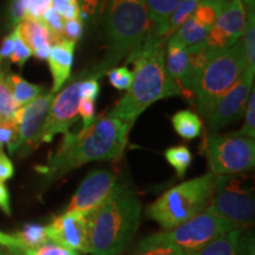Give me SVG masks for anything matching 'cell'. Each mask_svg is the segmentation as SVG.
<instances>
[{
    "instance_id": "f546056e",
    "label": "cell",
    "mask_w": 255,
    "mask_h": 255,
    "mask_svg": "<svg viewBox=\"0 0 255 255\" xmlns=\"http://www.w3.org/2000/svg\"><path fill=\"white\" fill-rule=\"evenodd\" d=\"M13 255H79L78 252L69 250L53 242H47L36 250H9Z\"/></svg>"
},
{
    "instance_id": "8fae6325",
    "label": "cell",
    "mask_w": 255,
    "mask_h": 255,
    "mask_svg": "<svg viewBox=\"0 0 255 255\" xmlns=\"http://www.w3.org/2000/svg\"><path fill=\"white\" fill-rule=\"evenodd\" d=\"M117 175L111 169H95L79 184L65 212L77 213L85 218L103 205L116 186Z\"/></svg>"
},
{
    "instance_id": "4316f807",
    "label": "cell",
    "mask_w": 255,
    "mask_h": 255,
    "mask_svg": "<svg viewBox=\"0 0 255 255\" xmlns=\"http://www.w3.org/2000/svg\"><path fill=\"white\" fill-rule=\"evenodd\" d=\"M164 157L175 169L178 177H183L186 175L188 168L193 162V155L186 145H176L167 149Z\"/></svg>"
},
{
    "instance_id": "cb8c5ba5",
    "label": "cell",
    "mask_w": 255,
    "mask_h": 255,
    "mask_svg": "<svg viewBox=\"0 0 255 255\" xmlns=\"http://www.w3.org/2000/svg\"><path fill=\"white\" fill-rule=\"evenodd\" d=\"M6 75L2 64L0 65V121L6 123H15L14 117L19 109L12 92L6 82Z\"/></svg>"
},
{
    "instance_id": "7c38bea8",
    "label": "cell",
    "mask_w": 255,
    "mask_h": 255,
    "mask_svg": "<svg viewBox=\"0 0 255 255\" xmlns=\"http://www.w3.org/2000/svg\"><path fill=\"white\" fill-rule=\"evenodd\" d=\"M254 76L248 75L226 92L203 115L209 132H216L244 117L247 100L253 89Z\"/></svg>"
},
{
    "instance_id": "bcb514c9",
    "label": "cell",
    "mask_w": 255,
    "mask_h": 255,
    "mask_svg": "<svg viewBox=\"0 0 255 255\" xmlns=\"http://www.w3.org/2000/svg\"><path fill=\"white\" fill-rule=\"evenodd\" d=\"M0 209L6 215H11V201H9V193L7 187L4 182H0Z\"/></svg>"
},
{
    "instance_id": "9c48e42d",
    "label": "cell",
    "mask_w": 255,
    "mask_h": 255,
    "mask_svg": "<svg viewBox=\"0 0 255 255\" xmlns=\"http://www.w3.org/2000/svg\"><path fill=\"white\" fill-rule=\"evenodd\" d=\"M202 152L208 161L210 173L215 176L244 174L254 169V138L228 133L208 132L202 144Z\"/></svg>"
},
{
    "instance_id": "c3c4849f",
    "label": "cell",
    "mask_w": 255,
    "mask_h": 255,
    "mask_svg": "<svg viewBox=\"0 0 255 255\" xmlns=\"http://www.w3.org/2000/svg\"><path fill=\"white\" fill-rule=\"evenodd\" d=\"M246 8H254V0H241Z\"/></svg>"
},
{
    "instance_id": "277c9868",
    "label": "cell",
    "mask_w": 255,
    "mask_h": 255,
    "mask_svg": "<svg viewBox=\"0 0 255 255\" xmlns=\"http://www.w3.org/2000/svg\"><path fill=\"white\" fill-rule=\"evenodd\" d=\"M104 14V58L89 75L97 79L132 55L142 45L150 28L146 0H109Z\"/></svg>"
},
{
    "instance_id": "60d3db41",
    "label": "cell",
    "mask_w": 255,
    "mask_h": 255,
    "mask_svg": "<svg viewBox=\"0 0 255 255\" xmlns=\"http://www.w3.org/2000/svg\"><path fill=\"white\" fill-rule=\"evenodd\" d=\"M238 255H255V240L253 233L242 232L240 242H239Z\"/></svg>"
},
{
    "instance_id": "b9f144b4",
    "label": "cell",
    "mask_w": 255,
    "mask_h": 255,
    "mask_svg": "<svg viewBox=\"0 0 255 255\" xmlns=\"http://www.w3.org/2000/svg\"><path fill=\"white\" fill-rule=\"evenodd\" d=\"M14 167L4 151L0 150V182H5L13 177Z\"/></svg>"
},
{
    "instance_id": "484cf974",
    "label": "cell",
    "mask_w": 255,
    "mask_h": 255,
    "mask_svg": "<svg viewBox=\"0 0 255 255\" xmlns=\"http://www.w3.org/2000/svg\"><path fill=\"white\" fill-rule=\"evenodd\" d=\"M240 41L245 59L252 73L255 72V17L254 8H247V20Z\"/></svg>"
},
{
    "instance_id": "7402d4cb",
    "label": "cell",
    "mask_w": 255,
    "mask_h": 255,
    "mask_svg": "<svg viewBox=\"0 0 255 255\" xmlns=\"http://www.w3.org/2000/svg\"><path fill=\"white\" fill-rule=\"evenodd\" d=\"M6 82H7L9 90H11L12 96H13L15 103L18 104L19 108L36 100L43 94L44 90L43 87L31 84V83L25 81L23 77H20L19 75H14V73H7Z\"/></svg>"
},
{
    "instance_id": "30bf717a",
    "label": "cell",
    "mask_w": 255,
    "mask_h": 255,
    "mask_svg": "<svg viewBox=\"0 0 255 255\" xmlns=\"http://www.w3.org/2000/svg\"><path fill=\"white\" fill-rule=\"evenodd\" d=\"M53 98L55 94L50 91L47 94H41L34 101L19 108L14 117L15 124L18 127L17 139L14 144L8 149L11 154L20 150L23 155H27L39 145L38 138L41 128L45 123Z\"/></svg>"
},
{
    "instance_id": "9a60e30c",
    "label": "cell",
    "mask_w": 255,
    "mask_h": 255,
    "mask_svg": "<svg viewBox=\"0 0 255 255\" xmlns=\"http://www.w3.org/2000/svg\"><path fill=\"white\" fill-rule=\"evenodd\" d=\"M50 241L69 250L88 253L87 218L77 213L65 212L56 216L45 227Z\"/></svg>"
},
{
    "instance_id": "681fc988",
    "label": "cell",
    "mask_w": 255,
    "mask_h": 255,
    "mask_svg": "<svg viewBox=\"0 0 255 255\" xmlns=\"http://www.w3.org/2000/svg\"><path fill=\"white\" fill-rule=\"evenodd\" d=\"M0 255H13V254H12L11 251L6 248V250H0Z\"/></svg>"
},
{
    "instance_id": "7a4b0ae2",
    "label": "cell",
    "mask_w": 255,
    "mask_h": 255,
    "mask_svg": "<svg viewBox=\"0 0 255 255\" xmlns=\"http://www.w3.org/2000/svg\"><path fill=\"white\" fill-rule=\"evenodd\" d=\"M141 212V202L135 191L116 183L103 205L87 218L88 253H123L138 229Z\"/></svg>"
},
{
    "instance_id": "f5cc1de1",
    "label": "cell",
    "mask_w": 255,
    "mask_h": 255,
    "mask_svg": "<svg viewBox=\"0 0 255 255\" xmlns=\"http://www.w3.org/2000/svg\"><path fill=\"white\" fill-rule=\"evenodd\" d=\"M0 150H2V145L1 144H0Z\"/></svg>"
},
{
    "instance_id": "f35d334b",
    "label": "cell",
    "mask_w": 255,
    "mask_h": 255,
    "mask_svg": "<svg viewBox=\"0 0 255 255\" xmlns=\"http://www.w3.org/2000/svg\"><path fill=\"white\" fill-rule=\"evenodd\" d=\"M83 23L82 19H73V20H64V37L72 41H77L82 38Z\"/></svg>"
},
{
    "instance_id": "d4e9b609",
    "label": "cell",
    "mask_w": 255,
    "mask_h": 255,
    "mask_svg": "<svg viewBox=\"0 0 255 255\" xmlns=\"http://www.w3.org/2000/svg\"><path fill=\"white\" fill-rule=\"evenodd\" d=\"M14 237L21 242L23 250H36L50 242L45 227L38 223H26Z\"/></svg>"
},
{
    "instance_id": "5b68a950",
    "label": "cell",
    "mask_w": 255,
    "mask_h": 255,
    "mask_svg": "<svg viewBox=\"0 0 255 255\" xmlns=\"http://www.w3.org/2000/svg\"><path fill=\"white\" fill-rule=\"evenodd\" d=\"M215 182L216 176L209 171L177 184L149 205L145 209L146 218L157 222L163 231L177 227L205 212L212 199Z\"/></svg>"
},
{
    "instance_id": "3957f363",
    "label": "cell",
    "mask_w": 255,
    "mask_h": 255,
    "mask_svg": "<svg viewBox=\"0 0 255 255\" xmlns=\"http://www.w3.org/2000/svg\"><path fill=\"white\" fill-rule=\"evenodd\" d=\"M165 43L148 32L142 45L128 57L127 62L133 64L131 85L110 113L131 128L152 103L171 97L164 69Z\"/></svg>"
},
{
    "instance_id": "f1b7e54d",
    "label": "cell",
    "mask_w": 255,
    "mask_h": 255,
    "mask_svg": "<svg viewBox=\"0 0 255 255\" xmlns=\"http://www.w3.org/2000/svg\"><path fill=\"white\" fill-rule=\"evenodd\" d=\"M226 0H213V1H206L197 4L195 11H194L193 18L202 26L212 28L215 24L216 18L220 13Z\"/></svg>"
},
{
    "instance_id": "ac0fdd59",
    "label": "cell",
    "mask_w": 255,
    "mask_h": 255,
    "mask_svg": "<svg viewBox=\"0 0 255 255\" xmlns=\"http://www.w3.org/2000/svg\"><path fill=\"white\" fill-rule=\"evenodd\" d=\"M14 31L17 32L20 39L30 47L33 55L41 49L51 47L56 43L52 33L41 19L37 20V19L25 18L15 26Z\"/></svg>"
},
{
    "instance_id": "ba28073f",
    "label": "cell",
    "mask_w": 255,
    "mask_h": 255,
    "mask_svg": "<svg viewBox=\"0 0 255 255\" xmlns=\"http://www.w3.org/2000/svg\"><path fill=\"white\" fill-rule=\"evenodd\" d=\"M205 210L239 229L251 227L255 219V199L246 175L216 176L212 199Z\"/></svg>"
},
{
    "instance_id": "52a82bcc",
    "label": "cell",
    "mask_w": 255,
    "mask_h": 255,
    "mask_svg": "<svg viewBox=\"0 0 255 255\" xmlns=\"http://www.w3.org/2000/svg\"><path fill=\"white\" fill-rule=\"evenodd\" d=\"M235 228L233 223L205 210L170 231L143 239L138 244V253L157 247H175L194 254L220 234Z\"/></svg>"
},
{
    "instance_id": "1f68e13d",
    "label": "cell",
    "mask_w": 255,
    "mask_h": 255,
    "mask_svg": "<svg viewBox=\"0 0 255 255\" xmlns=\"http://www.w3.org/2000/svg\"><path fill=\"white\" fill-rule=\"evenodd\" d=\"M41 20L44 21V24L46 25L51 33H52L56 43L65 38L64 37V19L52 6L49 9H46V12L41 17Z\"/></svg>"
},
{
    "instance_id": "83f0119b",
    "label": "cell",
    "mask_w": 255,
    "mask_h": 255,
    "mask_svg": "<svg viewBox=\"0 0 255 255\" xmlns=\"http://www.w3.org/2000/svg\"><path fill=\"white\" fill-rule=\"evenodd\" d=\"M197 2L195 0H181V2L175 8L170 19H169L165 39H168L171 34H174L194 14Z\"/></svg>"
},
{
    "instance_id": "f907efd6",
    "label": "cell",
    "mask_w": 255,
    "mask_h": 255,
    "mask_svg": "<svg viewBox=\"0 0 255 255\" xmlns=\"http://www.w3.org/2000/svg\"><path fill=\"white\" fill-rule=\"evenodd\" d=\"M197 4H201V2H206V1H213V0H195Z\"/></svg>"
},
{
    "instance_id": "74e56055",
    "label": "cell",
    "mask_w": 255,
    "mask_h": 255,
    "mask_svg": "<svg viewBox=\"0 0 255 255\" xmlns=\"http://www.w3.org/2000/svg\"><path fill=\"white\" fill-rule=\"evenodd\" d=\"M51 6H52V0H30L25 18L40 20L46 9H49Z\"/></svg>"
},
{
    "instance_id": "e575fe53",
    "label": "cell",
    "mask_w": 255,
    "mask_h": 255,
    "mask_svg": "<svg viewBox=\"0 0 255 255\" xmlns=\"http://www.w3.org/2000/svg\"><path fill=\"white\" fill-rule=\"evenodd\" d=\"M13 34H14V50H13V53H12L11 57H9V60H11V63L17 64V65H19L21 68V66H23L24 64L30 59V57L33 55V53H32L30 47H28L26 44L20 39V37L18 36L17 32L14 30H13Z\"/></svg>"
},
{
    "instance_id": "d6986e66",
    "label": "cell",
    "mask_w": 255,
    "mask_h": 255,
    "mask_svg": "<svg viewBox=\"0 0 255 255\" xmlns=\"http://www.w3.org/2000/svg\"><path fill=\"white\" fill-rule=\"evenodd\" d=\"M180 2L181 0H146L149 21H150L149 32L156 37L165 39L169 19Z\"/></svg>"
},
{
    "instance_id": "ffe728a7",
    "label": "cell",
    "mask_w": 255,
    "mask_h": 255,
    "mask_svg": "<svg viewBox=\"0 0 255 255\" xmlns=\"http://www.w3.org/2000/svg\"><path fill=\"white\" fill-rule=\"evenodd\" d=\"M241 235L242 229L239 228L222 233L193 255H238Z\"/></svg>"
},
{
    "instance_id": "7dc6e473",
    "label": "cell",
    "mask_w": 255,
    "mask_h": 255,
    "mask_svg": "<svg viewBox=\"0 0 255 255\" xmlns=\"http://www.w3.org/2000/svg\"><path fill=\"white\" fill-rule=\"evenodd\" d=\"M62 17H63L64 20H73V19L81 18V11H79L78 2H75V4H70L68 9L64 12Z\"/></svg>"
},
{
    "instance_id": "8d00e7d4",
    "label": "cell",
    "mask_w": 255,
    "mask_h": 255,
    "mask_svg": "<svg viewBox=\"0 0 255 255\" xmlns=\"http://www.w3.org/2000/svg\"><path fill=\"white\" fill-rule=\"evenodd\" d=\"M79 92H81L82 100L91 101L95 103L100 95V84H98L97 79L89 78L82 81L79 84Z\"/></svg>"
},
{
    "instance_id": "f6af8a7d",
    "label": "cell",
    "mask_w": 255,
    "mask_h": 255,
    "mask_svg": "<svg viewBox=\"0 0 255 255\" xmlns=\"http://www.w3.org/2000/svg\"><path fill=\"white\" fill-rule=\"evenodd\" d=\"M0 246L7 250H23L21 242L14 237V234H6L0 231Z\"/></svg>"
},
{
    "instance_id": "d590c367",
    "label": "cell",
    "mask_w": 255,
    "mask_h": 255,
    "mask_svg": "<svg viewBox=\"0 0 255 255\" xmlns=\"http://www.w3.org/2000/svg\"><path fill=\"white\" fill-rule=\"evenodd\" d=\"M30 0H11L8 7V21L11 26H17L26 17Z\"/></svg>"
},
{
    "instance_id": "4fadbf2b",
    "label": "cell",
    "mask_w": 255,
    "mask_h": 255,
    "mask_svg": "<svg viewBox=\"0 0 255 255\" xmlns=\"http://www.w3.org/2000/svg\"><path fill=\"white\" fill-rule=\"evenodd\" d=\"M79 84L81 81L72 83L53 98L38 138L39 144L51 142L58 133L69 132V128L78 120V108L82 100Z\"/></svg>"
},
{
    "instance_id": "5bb4252c",
    "label": "cell",
    "mask_w": 255,
    "mask_h": 255,
    "mask_svg": "<svg viewBox=\"0 0 255 255\" xmlns=\"http://www.w3.org/2000/svg\"><path fill=\"white\" fill-rule=\"evenodd\" d=\"M247 20V8L241 0H226L206 38L209 49L231 46L240 39Z\"/></svg>"
},
{
    "instance_id": "44dd1931",
    "label": "cell",
    "mask_w": 255,
    "mask_h": 255,
    "mask_svg": "<svg viewBox=\"0 0 255 255\" xmlns=\"http://www.w3.org/2000/svg\"><path fill=\"white\" fill-rule=\"evenodd\" d=\"M209 30L210 28L202 26V25L197 23L191 15L186 23L178 28L174 34H171L167 40L173 41V43L182 47H189L205 41L207 36H208Z\"/></svg>"
},
{
    "instance_id": "836d02e7",
    "label": "cell",
    "mask_w": 255,
    "mask_h": 255,
    "mask_svg": "<svg viewBox=\"0 0 255 255\" xmlns=\"http://www.w3.org/2000/svg\"><path fill=\"white\" fill-rule=\"evenodd\" d=\"M109 0H77L81 19L96 18L103 14Z\"/></svg>"
},
{
    "instance_id": "4dcf8cb0",
    "label": "cell",
    "mask_w": 255,
    "mask_h": 255,
    "mask_svg": "<svg viewBox=\"0 0 255 255\" xmlns=\"http://www.w3.org/2000/svg\"><path fill=\"white\" fill-rule=\"evenodd\" d=\"M245 123L238 133L241 136L254 138L255 137V90L252 89L250 97L247 100L246 109H245Z\"/></svg>"
},
{
    "instance_id": "603a6c76",
    "label": "cell",
    "mask_w": 255,
    "mask_h": 255,
    "mask_svg": "<svg viewBox=\"0 0 255 255\" xmlns=\"http://www.w3.org/2000/svg\"><path fill=\"white\" fill-rule=\"evenodd\" d=\"M171 124H173V128L177 132V135L184 139H188V141L197 138L202 133V121H201L199 115L190 110H181L173 115Z\"/></svg>"
},
{
    "instance_id": "8992f818",
    "label": "cell",
    "mask_w": 255,
    "mask_h": 255,
    "mask_svg": "<svg viewBox=\"0 0 255 255\" xmlns=\"http://www.w3.org/2000/svg\"><path fill=\"white\" fill-rule=\"evenodd\" d=\"M252 75L245 59L241 43L210 49L199 81L194 89L197 110L205 115L209 108L246 76Z\"/></svg>"
},
{
    "instance_id": "ee69618b",
    "label": "cell",
    "mask_w": 255,
    "mask_h": 255,
    "mask_svg": "<svg viewBox=\"0 0 255 255\" xmlns=\"http://www.w3.org/2000/svg\"><path fill=\"white\" fill-rule=\"evenodd\" d=\"M14 50V34L12 32L7 37L4 38L1 45H0V65L4 63L5 59L11 57Z\"/></svg>"
},
{
    "instance_id": "6da1fadb",
    "label": "cell",
    "mask_w": 255,
    "mask_h": 255,
    "mask_svg": "<svg viewBox=\"0 0 255 255\" xmlns=\"http://www.w3.org/2000/svg\"><path fill=\"white\" fill-rule=\"evenodd\" d=\"M131 127L111 113L102 115L88 128L77 132L64 133L57 150L47 158L45 165L36 168L49 182L90 162L111 161L123 154Z\"/></svg>"
},
{
    "instance_id": "816d5d0a",
    "label": "cell",
    "mask_w": 255,
    "mask_h": 255,
    "mask_svg": "<svg viewBox=\"0 0 255 255\" xmlns=\"http://www.w3.org/2000/svg\"><path fill=\"white\" fill-rule=\"evenodd\" d=\"M65 1L69 4H75V2H77V0H65Z\"/></svg>"
},
{
    "instance_id": "e0dca14e",
    "label": "cell",
    "mask_w": 255,
    "mask_h": 255,
    "mask_svg": "<svg viewBox=\"0 0 255 255\" xmlns=\"http://www.w3.org/2000/svg\"><path fill=\"white\" fill-rule=\"evenodd\" d=\"M76 41L63 38L57 41L51 47V52L47 62H49L50 71L52 75L53 87L51 89L52 94L59 91L65 82L70 78L75 56Z\"/></svg>"
},
{
    "instance_id": "d6a6232c",
    "label": "cell",
    "mask_w": 255,
    "mask_h": 255,
    "mask_svg": "<svg viewBox=\"0 0 255 255\" xmlns=\"http://www.w3.org/2000/svg\"><path fill=\"white\" fill-rule=\"evenodd\" d=\"M108 77L111 85L117 90H128L132 82V72L126 66L114 68L108 71Z\"/></svg>"
},
{
    "instance_id": "ab89813d",
    "label": "cell",
    "mask_w": 255,
    "mask_h": 255,
    "mask_svg": "<svg viewBox=\"0 0 255 255\" xmlns=\"http://www.w3.org/2000/svg\"><path fill=\"white\" fill-rule=\"evenodd\" d=\"M78 114L81 115L83 120L82 128H88L96 120L95 117L96 109H95L94 102L81 100V103H79V108H78Z\"/></svg>"
},
{
    "instance_id": "7bdbcfd3",
    "label": "cell",
    "mask_w": 255,
    "mask_h": 255,
    "mask_svg": "<svg viewBox=\"0 0 255 255\" xmlns=\"http://www.w3.org/2000/svg\"><path fill=\"white\" fill-rule=\"evenodd\" d=\"M138 255H193V254L175 247H157V248H151V250H148L144 252H139Z\"/></svg>"
},
{
    "instance_id": "2e32d148",
    "label": "cell",
    "mask_w": 255,
    "mask_h": 255,
    "mask_svg": "<svg viewBox=\"0 0 255 255\" xmlns=\"http://www.w3.org/2000/svg\"><path fill=\"white\" fill-rule=\"evenodd\" d=\"M165 47L167 53L164 55V69L169 91L171 96H183V85L189 64L188 50L187 47L177 45L170 40H167Z\"/></svg>"
}]
</instances>
